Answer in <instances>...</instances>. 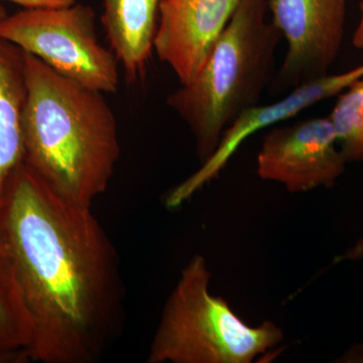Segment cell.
<instances>
[{
	"label": "cell",
	"instance_id": "cell-9",
	"mask_svg": "<svg viewBox=\"0 0 363 363\" xmlns=\"http://www.w3.org/2000/svg\"><path fill=\"white\" fill-rule=\"evenodd\" d=\"M241 0H161L154 51L180 85L195 77Z\"/></svg>",
	"mask_w": 363,
	"mask_h": 363
},
{
	"label": "cell",
	"instance_id": "cell-8",
	"mask_svg": "<svg viewBox=\"0 0 363 363\" xmlns=\"http://www.w3.org/2000/svg\"><path fill=\"white\" fill-rule=\"evenodd\" d=\"M363 77V65L337 75H327L293 88L285 97L266 105L253 107L241 114L225 131L218 147L194 174L174 188L166 198L169 209L180 207L200 189L219 176L238 147L250 136L269 126L292 118L312 105L342 93Z\"/></svg>",
	"mask_w": 363,
	"mask_h": 363
},
{
	"label": "cell",
	"instance_id": "cell-17",
	"mask_svg": "<svg viewBox=\"0 0 363 363\" xmlns=\"http://www.w3.org/2000/svg\"><path fill=\"white\" fill-rule=\"evenodd\" d=\"M360 16L359 23H358L357 30L353 33L352 44L357 49H363V1L360 4Z\"/></svg>",
	"mask_w": 363,
	"mask_h": 363
},
{
	"label": "cell",
	"instance_id": "cell-12",
	"mask_svg": "<svg viewBox=\"0 0 363 363\" xmlns=\"http://www.w3.org/2000/svg\"><path fill=\"white\" fill-rule=\"evenodd\" d=\"M32 326L0 233V363L30 362Z\"/></svg>",
	"mask_w": 363,
	"mask_h": 363
},
{
	"label": "cell",
	"instance_id": "cell-10",
	"mask_svg": "<svg viewBox=\"0 0 363 363\" xmlns=\"http://www.w3.org/2000/svg\"><path fill=\"white\" fill-rule=\"evenodd\" d=\"M161 0H102L101 23L126 81L142 77L154 52Z\"/></svg>",
	"mask_w": 363,
	"mask_h": 363
},
{
	"label": "cell",
	"instance_id": "cell-1",
	"mask_svg": "<svg viewBox=\"0 0 363 363\" xmlns=\"http://www.w3.org/2000/svg\"><path fill=\"white\" fill-rule=\"evenodd\" d=\"M0 233L30 317V360L99 362L123 333L125 286L91 206L67 199L23 162L0 197Z\"/></svg>",
	"mask_w": 363,
	"mask_h": 363
},
{
	"label": "cell",
	"instance_id": "cell-14",
	"mask_svg": "<svg viewBox=\"0 0 363 363\" xmlns=\"http://www.w3.org/2000/svg\"><path fill=\"white\" fill-rule=\"evenodd\" d=\"M20 4L25 9H62L77 4L78 0H0Z\"/></svg>",
	"mask_w": 363,
	"mask_h": 363
},
{
	"label": "cell",
	"instance_id": "cell-2",
	"mask_svg": "<svg viewBox=\"0 0 363 363\" xmlns=\"http://www.w3.org/2000/svg\"><path fill=\"white\" fill-rule=\"evenodd\" d=\"M25 162L67 199L91 206L121 157L113 111L104 93L60 75L25 52Z\"/></svg>",
	"mask_w": 363,
	"mask_h": 363
},
{
	"label": "cell",
	"instance_id": "cell-3",
	"mask_svg": "<svg viewBox=\"0 0 363 363\" xmlns=\"http://www.w3.org/2000/svg\"><path fill=\"white\" fill-rule=\"evenodd\" d=\"M267 0H241L194 78L167 98L195 138L200 162L211 157L222 135L257 106L271 82L281 33L267 21Z\"/></svg>",
	"mask_w": 363,
	"mask_h": 363
},
{
	"label": "cell",
	"instance_id": "cell-6",
	"mask_svg": "<svg viewBox=\"0 0 363 363\" xmlns=\"http://www.w3.org/2000/svg\"><path fill=\"white\" fill-rule=\"evenodd\" d=\"M272 23L286 40L274 89L286 91L328 75L344 37L347 0H267Z\"/></svg>",
	"mask_w": 363,
	"mask_h": 363
},
{
	"label": "cell",
	"instance_id": "cell-16",
	"mask_svg": "<svg viewBox=\"0 0 363 363\" xmlns=\"http://www.w3.org/2000/svg\"><path fill=\"white\" fill-rule=\"evenodd\" d=\"M363 259V238L357 240L355 245L348 248L342 255L337 257L336 262H343V260H358Z\"/></svg>",
	"mask_w": 363,
	"mask_h": 363
},
{
	"label": "cell",
	"instance_id": "cell-18",
	"mask_svg": "<svg viewBox=\"0 0 363 363\" xmlns=\"http://www.w3.org/2000/svg\"><path fill=\"white\" fill-rule=\"evenodd\" d=\"M7 13L4 7L0 4V21L4 20V18H6Z\"/></svg>",
	"mask_w": 363,
	"mask_h": 363
},
{
	"label": "cell",
	"instance_id": "cell-5",
	"mask_svg": "<svg viewBox=\"0 0 363 363\" xmlns=\"http://www.w3.org/2000/svg\"><path fill=\"white\" fill-rule=\"evenodd\" d=\"M0 39L78 84L104 94L118 88V60L98 40L90 6L25 9L0 21Z\"/></svg>",
	"mask_w": 363,
	"mask_h": 363
},
{
	"label": "cell",
	"instance_id": "cell-11",
	"mask_svg": "<svg viewBox=\"0 0 363 363\" xmlns=\"http://www.w3.org/2000/svg\"><path fill=\"white\" fill-rule=\"evenodd\" d=\"M25 52L0 39V197L9 177L25 161L23 117Z\"/></svg>",
	"mask_w": 363,
	"mask_h": 363
},
{
	"label": "cell",
	"instance_id": "cell-7",
	"mask_svg": "<svg viewBox=\"0 0 363 363\" xmlns=\"http://www.w3.org/2000/svg\"><path fill=\"white\" fill-rule=\"evenodd\" d=\"M346 164L331 119L314 117L272 128L257 155V174L289 192L305 193L334 187Z\"/></svg>",
	"mask_w": 363,
	"mask_h": 363
},
{
	"label": "cell",
	"instance_id": "cell-13",
	"mask_svg": "<svg viewBox=\"0 0 363 363\" xmlns=\"http://www.w3.org/2000/svg\"><path fill=\"white\" fill-rule=\"evenodd\" d=\"M329 114L347 162L363 161V77L338 95Z\"/></svg>",
	"mask_w": 363,
	"mask_h": 363
},
{
	"label": "cell",
	"instance_id": "cell-15",
	"mask_svg": "<svg viewBox=\"0 0 363 363\" xmlns=\"http://www.w3.org/2000/svg\"><path fill=\"white\" fill-rule=\"evenodd\" d=\"M336 363H363V341L353 344L343 354L334 360Z\"/></svg>",
	"mask_w": 363,
	"mask_h": 363
},
{
	"label": "cell",
	"instance_id": "cell-4",
	"mask_svg": "<svg viewBox=\"0 0 363 363\" xmlns=\"http://www.w3.org/2000/svg\"><path fill=\"white\" fill-rule=\"evenodd\" d=\"M206 259L195 255L181 272L150 342L149 363H252L277 347L284 332L272 321L252 326L210 292Z\"/></svg>",
	"mask_w": 363,
	"mask_h": 363
}]
</instances>
